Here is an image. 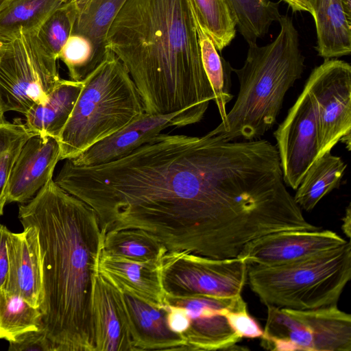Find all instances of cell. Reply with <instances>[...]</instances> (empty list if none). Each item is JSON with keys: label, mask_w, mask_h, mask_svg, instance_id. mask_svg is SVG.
I'll use <instances>...</instances> for the list:
<instances>
[{"label": "cell", "mask_w": 351, "mask_h": 351, "mask_svg": "<svg viewBox=\"0 0 351 351\" xmlns=\"http://www.w3.org/2000/svg\"><path fill=\"white\" fill-rule=\"evenodd\" d=\"M54 181L93 209L104 234L140 230L167 252L219 258L250 212L255 173L243 143L210 131L160 133L93 167L66 159Z\"/></svg>", "instance_id": "obj_1"}, {"label": "cell", "mask_w": 351, "mask_h": 351, "mask_svg": "<svg viewBox=\"0 0 351 351\" xmlns=\"http://www.w3.org/2000/svg\"><path fill=\"white\" fill-rule=\"evenodd\" d=\"M18 217L38 234L42 329L56 351H96L93 280L104 234L95 212L51 179Z\"/></svg>", "instance_id": "obj_2"}, {"label": "cell", "mask_w": 351, "mask_h": 351, "mask_svg": "<svg viewBox=\"0 0 351 351\" xmlns=\"http://www.w3.org/2000/svg\"><path fill=\"white\" fill-rule=\"evenodd\" d=\"M199 20L193 0H127L106 47L123 63L145 112H206L215 96L203 68Z\"/></svg>", "instance_id": "obj_3"}, {"label": "cell", "mask_w": 351, "mask_h": 351, "mask_svg": "<svg viewBox=\"0 0 351 351\" xmlns=\"http://www.w3.org/2000/svg\"><path fill=\"white\" fill-rule=\"evenodd\" d=\"M280 31L271 43L248 44L243 66L232 67L239 91L226 121L210 131L226 141L258 139L276 121L285 94L304 69L298 33L292 19L280 16Z\"/></svg>", "instance_id": "obj_4"}, {"label": "cell", "mask_w": 351, "mask_h": 351, "mask_svg": "<svg viewBox=\"0 0 351 351\" xmlns=\"http://www.w3.org/2000/svg\"><path fill=\"white\" fill-rule=\"evenodd\" d=\"M144 112L135 84L123 63L108 49L103 62L83 82L58 138L60 160L77 156Z\"/></svg>", "instance_id": "obj_5"}, {"label": "cell", "mask_w": 351, "mask_h": 351, "mask_svg": "<svg viewBox=\"0 0 351 351\" xmlns=\"http://www.w3.org/2000/svg\"><path fill=\"white\" fill-rule=\"evenodd\" d=\"M351 278V245L276 266L247 263L251 289L266 306L297 310L337 305Z\"/></svg>", "instance_id": "obj_6"}, {"label": "cell", "mask_w": 351, "mask_h": 351, "mask_svg": "<svg viewBox=\"0 0 351 351\" xmlns=\"http://www.w3.org/2000/svg\"><path fill=\"white\" fill-rule=\"evenodd\" d=\"M57 60L34 29L16 31L0 62V98L4 112L25 114L44 101L61 80Z\"/></svg>", "instance_id": "obj_7"}, {"label": "cell", "mask_w": 351, "mask_h": 351, "mask_svg": "<svg viewBox=\"0 0 351 351\" xmlns=\"http://www.w3.org/2000/svg\"><path fill=\"white\" fill-rule=\"evenodd\" d=\"M261 345L273 351H350L351 315L337 305L297 310L267 306Z\"/></svg>", "instance_id": "obj_8"}, {"label": "cell", "mask_w": 351, "mask_h": 351, "mask_svg": "<svg viewBox=\"0 0 351 351\" xmlns=\"http://www.w3.org/2000/svg\"><path fill=\"white\" fill-rule=\"evenodd\" d=\"M165 295H241L247 279V263L240 257L214 258L184 252H167L158 265Z\"/></svg>", "instance_id": "obj_9"}, {"label": "cell", "mask_w": 351, "mask_h": 351, "mask_svg": "<svg viewBox=\"0 0 351 351\" xmlns=\"http://www.w3.org/2000/svg\"><path fill=\"white\" fill-rule=\"evenodd\" d=\"M304 87L314 104L319 158L341 138L351 136V66L337 58L324 59Z\"/></svg>", "instance_id": "obj_10"}, {"label": "cell", "mask_w": 351, "mask_h": 351, "mask_svg": "<svg viewBox=\"0 0 351 351\" xmlns=\"http://www.w3.org/2000/svg\"><path fill=\"white\" fill-rule=\"evenodd\" d=\"M274 136L283 180L287 186L296 190L319 156L315 111L306 88L304 87Z\"/></svg>", "instance_id": "obj_11"}, {"label": "cell", "mask_w": 351, "mask_h": 351, "mask_svg": "<svg viewBox=\"0 0 351 351\" xmlns=\"http://www.w3.org/2000/svg\"><path fill=\"white\" fill-rule=\"evenodd\" d=\"M181 307L189 325L183 335L189 350H236L242 340L232 329L223 313L226 308L247 306L241 295L219 298L206 295L174 297L165 295L164 304Z\"/></svg>", "instance_id": "obj_12"}, {"label": "cell", "mask_w": 351, "mask_h": 351, "mask_svg": "<svg viewBox=\"0 0 351 351\" xmlns=\"http://www.w3.org/2000/svg\"><path fill=\"white\" fill-rule=\"evenodd\" d=\"M205 113V111L195 108L166 114L144 112L119 131L69 160L80 167H93L110 162L131 153L166 128H180L199 122Z\"/></svg>", "instance_id": "obj_13"}, {"label": "cell", "mask_w": 351, "mask_h": 351, "mask_svg": "<svg viewBox=\"0 0 351 351\" xmlns=\"http://www.w3.org/2000/svg\"><path fill=\"white\" fill-rule=\"evenodd\" d=\"M347 242L328 230H282L249 242L237 257L247 263L276 266L330 250Z\"/></svg>", "instance_id": "obj_14"}, {"label": "cell", "mask_w": 351, "mask_h": 351, "mask_svg": "<svg viewBox=\"0 0 351 351\" xmlns=\"http://www.w3.org/2000/svg\"><path fill=\"white\" fill-rule=\"evenodd\" d=\"M23 227L21 232L10 231L8 236V270L5 289L40 308L44 293L38 234L32 226Z\"/></svg>", "instance_id": "obj_15"}, {"label": "cell", "mask_w": 351, "mask_h": 351, "mask_svg": "<svg viewBox=\"0 0 351 351\" xmlns=\"http://www.w3.org/2000/svg\"><path fill=\"white\" fill-rule=\"evenodd\" d=\"M55 138L34 135L23 146L8 183L7 203H25L50 180L60 159Z\"/></svg>", "instance_id": "obj_16"}, {"label": "cell", "mask_w": 351, "mask_h": 351, "mask_svg": "<svg viewBox=\"0 0 351 351\" xmlns=\"http://www.w3.org/2000/svg\"><path fill=\"white\" fill-rule=\"evenodd\" d=\"M96 351H134L121 290L97 269L93 280Z\"/></svg>", "instance_id": "obj_17"}, {"label": "cell", "mask_w": 351, "mask_h": 351, "mask_svg": "<svg viewBox=\"0 0 351 351\" xmlns=\"http://www.w3.org/2000/svg\"><path fill=\"white\" fill-rule=\"evenodd\" d=\"M119 288L122 291L134 351L189 350L184 337L169 328L162 306L152 305Z\"/></svg>", "instance_id": "obj_18"}, {"label": "cell", "mask_w": 351, "mask_h": 351, "mask_svg": "<svg viewBox=\"0 0 351 351\" xmlns=\"http://www.w3.org/2000/svg\"><path fill=\"white\" fill-rule=\"evenodd\" d=\"M158 265L159 263L152 261H139L110 255L101 249L98 257L97 270L121 289L147 303L161 306L165 302V293Z\"/></svg>", "instance_id": "obj_19"}, {"label": "cell", "mask_w": 351, "mask_h": 351, "mask_svg": "<svg viewBox=\"0 0 351 351\" xmlns=\"http://www.w3.org/2000/svg\"><path fill=\"white\" fill-rule=\"evenodd\" d=\"M82 87L83 82L61 79L44 101L34 105L24 114L27 128L34 135L58 140Z\"/></svg>", "instance_id": "obj_20"}, {"label": "cell", "mask_w": 351, "mask_h": 351, "mask_svg": "<svg viewBox=\"0 0 351 351\" xmlns=\"http://www.w3.org/2000/svg\"><path fill=\"white\" fill-rule=\"evenodd\" d=\"M317 32L318 55L324 59L348 56L351 52V18L341 0H308Z\"/></svg>", "instance_id": "obj_21"}, {"label": "cell", "mask_w": 351, "mask_h": 351, "mask_svg": "<svg viewBox=\"0 0 351 351\" xmlns=\"http://www.w3.org/2000/svg\"><path fill=\"white\" fill-rule=\"evenodd\" d=\"M126 1L85 0L76 3L77 14L73 34L82 35L90 41L99 64L107 55L106 45L110 27Z\"/></svg>", "instance_id": "obj_22"}, {"label": "cell", "mask_w": 351, "mask_h": 351, "mask_svg": "<svg viewBox=\"0 0 351 351\" xmlns=\"http://www.w3.org/2000/svg\"><path fill=\"white\" fill-rule=\"evenodd\" d=\"M346 169L341 158L330 152L317 158L296 189V204L306 211L313 210L325 195L339 186Z\"/></svg>", "instance_id": "obj_23"}, {"label": "cell", "mask_w": 351, "mask_h": 351, "mask_svg": "<svg viewBox=\"0 0 351 351\" xmlns=\"http://www.w3.org/2000/svg\"><path fill=\"white\" fill-rule=\"evenodd\" d=\"M42 313L21 295L0 289V339L14 341L27 332L42 329Z\"/></svg>", "instance_id": "obj_24"}, {"label": "cell", "mask_w": 351, "mask_h": 351, "mask_svg": "<svg viewBox=\"0 0 351 351\" xmlns=\"http://www.w3.org/2000/svg\"><path fill=\"white\" fill-rule=\"evenodd\" d=\"M199 40L203 68L213 89L214 101L218 108L221 122H224L227 115V104L234 97L230 90L232 66L219 55L200 21Z\"/></svg>", "instance_id": "obj_25"}, {"label": "cell", "mask_w": 351, "mask_h": 351, "mask_svg": "<svg viewBox=\"0 0 351 351\" xmlns=\"http://www.w3.org/2000/svg\"><path fill=\"white\" fill-rule=\"evenodd\" d=\"M237 27L247 44L265 36L273 22L280 17L279 3L271 0H228Z\"/></svg>", "instance_id": "obj_26"}, {"label": "cell", "mask_w": 351, "mask_h": 351, "mask_svg": "<svg viewBox=\"0 0 351 351\" xmlns=\"http://www.w3.org/2000/svg\"><path fill=\"white\" fill-rule=\"evenodd\" d=\"M102 250L110 255L157 263L167 252L154 239L136 230H121L104 234Z\"/></svg>", "instance_id": "obj_27"}, {"label": "cell", "mask_w": 351, "mask_h": 351, "mask_svg": "<svg viewBox=\"0 0 351 351\" xmlns=\"http://www.w3.org/2000/svg\"><path fill=\"white\" fill-rule=\"evenodd\" d=\"M69 0H5L0 7V31L13 34L35 29L54 10Z\"/></svg>", "instance_id": "obj_28"}, {"label": "cell", "mask_w": 351, "mask_h": 351, "mask_svg": "<svg viewBox=\"0 0 351 351\" xmlns=\"http://www.w3.org/2000/svg\"><path fill=\"white\" fill-rule=\"evenodd\" d=\"M199 20L218 51L236 36L237 21L228 0H193Z\"/></svg>", "instance_id": "obj_29"}, {"label": "cell", "mask_w": 351, "mask_h": 351, "mask_svg": "<svg viewBox=\"0 0 351 351\" xmlns=\"http://www.w3.org/2000/svg\"><path fill=\"white\" fill-rule=\"evenodd\" d=\"M19 119L0 122V217L7 203L8 183L18 156L27 141L34 136Z\"/></svg>", "instance_id": "obj_30"}, {"label": "cell", "mask_w": 351, "mask_h": 351, "mask_svg": "<svg viewBox=\"0 0 351 351\" xmlns=\"http://www.w3.org/2000/svg\"><path fill=\"white\" fill-rule=\"evenodd\" d=\"M77 14L74 0H69L51 12L34 29L46 49L58 60L60 51L73 33Z\"/></svg>", "instance_id": "obj_31"}, {"label": "cell", "mask_w": 351, "mask_h": 351, "mask_svg": "<svg viewBox=\"0 0 351 351\" xmlns=\"http://www.w3.org/2000/svg\"><path fill=\"white\" fill-rule=\"evenodd\" d=\"M58 59L66 65L71 80L83 82L100 64L95 57L90 41L72 34L62 47Z\"/></svg>", "instance_id": "obj_32"}, {"label": "cell", "mask_w": 351, "mask_h": 351, "mask_svg": "<svg viewBox=\"0 0 351 351\" xmlns=\"http://www.w3.org/2000/svg\"><path fill=\"white\" fill-rule=\"evenodd\" d=\"M223 315L232 329L242 339H254L263 336V330L249 314L247 306L235 309L226 308Z\"/></svg>", "instance_id": "obj_33"}, {"label": "cell", "mask_w": 351, "mask_h": 351, "mask_svg": "<svg viewBox=\"0 0 351 351\" xmlns=\"http://www.w3.org/2000/svg\"><path fill=\"white\" fill-rule=\"evenodd\" d=\"M9 351H56L54 344L43 329L27 332L9 342Z\"/></svg>", "instance_id": "obj_34"}, {"label": "cell", "mask_w": 351, "mask_h": 351, "mask_svg": "<svg viewBox=\"0 0 351 351\" xmlns=\"http://www.w3.org/2000/svg\"><path fill=\"white\" fill-rule=\"evenodd\" d=\"M10 230L0 223V289L5 288L8 276V262L6 241Z\"/></svg>", "instance_id": "obj_35"}, {"label": "cell", "mask_w": 351, "mask_h": 351, "mask_svg": "<svg viewBox=\"0 0 351 351\" xmlns=\"http://www.w3.org/2000/svg\"><path fill=\"white\" fill-rule=\"evenodd\" d=\"M287 3L293 12H307L312 15L313 11L308 0H282Z\"/></svg>", "instance_id": "obj_36"}, {"label": "cell", "mask_w": 351, "mask_h": 351, "mask_svg": "<svg viewBox=\"0 0 351 351\" xmlns=\"http://www.w3.org/2000/svg\"><path fill=\"white\" fill-rule=\"evenodd\" d=\"M12 34H8L5 32L0 31V62L3 53L12 38ZM4 111L2 108L1 101L0 98V122L4 120L3 114Z\"/></svg>", "instance_id": "obj_37"}, {"label": "cell", "mask_w": 351, "mask_h": 351, "mask_svg": "<svg viewBox=\"0 0 351 351\" xmlns=\"http://www.w3.org/2000/svg\"><path fill=\"white\" fill-rule=\"evenodd\" d=\"M343 223L341 229L348 238L351 237V207L350 204H348L346 209V213L342 218Z\"/></svg>", "instance_id": "obj_38"}, {"label": "cell", "mask_w": 351, "mask_h": 351, "mask_svg": "<svg viewBox=\"0 0 351 351\" xmlns=\"http://www.w3.org/2000/svg\"><path fill=\"white\" fill-rule=\"evenodd\" d=\"M341 1L345 13L351 18V0H341Z\"/></svg>", "instance_id": "obj_39"}, {"label": "cell", "mask_w": 351, "mask_h": 351, "mask_svg": "<svg viewBox=\"0 0 351 351\" xmlns=\"http://www.w3.org/2000/svg\"><path fill=\"white\" fill-rule=\"evenodd\" d=\"M5 0H0V7L2 5V4L3 3V2L5 1Z\"/></svg>", "instance_id": "obj_40"}, {"label": "cell", "mask_w": 351, "mask_h": 351, "mask_svg": "<svg viewBox=\"0 0 351 351\" xmlns=\"http://www.w3.org/2000/svg\"><path fill=\"white\" fill-rule=\"evenodd\" d=\"M75 1L76 2H77V3H82V2H83V1H85V0H75Z\"/></svg>", "instance_id": "obj_41"}]
</instances>
